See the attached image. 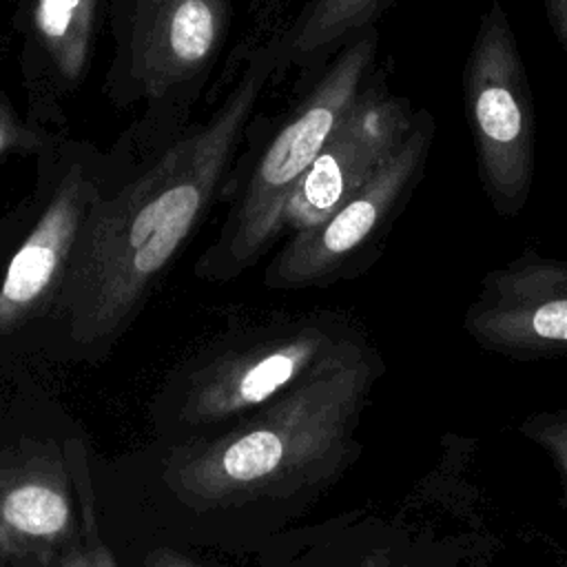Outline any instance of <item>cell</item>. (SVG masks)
Returning a JSON list of instances; mask_svg holds the SVG:
<instances>
[{"label":"cell","mask_w":567,"mask_h":567,"mask_svg":"<svg viewBox=\"0 0 567 567\" xmlns=\"http://www.w3.org/2000/svg\"><path fill=\"white\" fill-rule=\"evenodd\" d=\"M277 62L272 33L248 51L239 78L208 120L182 133L113 197L97 195L60 286V306L78 343L95 346L117 334L199 226Z\"/></svg>","instance_id":"6da1fadb"},{"label":"cell","mask_w":567,"mask_h":567,"mask_svg":"<svg viewBox=\"0 0 567 567\" xmlns=\"http://www.w3.org/2000/svg\"><path fill=\"white\" fill-rule=\"evenodd\" d=\"M377 374L379 361L363 346L224 434L175 447L164 463L168 489L206 512L330 483L354 452V427Z\"/></svg>","instance_id":"7a4b0ae2"},{"label":"cell","mask_w":567,"mask_h":567,"mask_svg":"<svg viewBox=\"0 0 567 567\" xmlns=\"http://www.w3.org/2000/svg\"><path fill=\"white\" fill-rule=\"evenodd\" d=\"M377 58L379 31L368 27L312 75L303 93L250 146L219 237L199 261L202 277H237L275 244L288 199L361 93Z\"/></svg>","instance_id":"3957f363"},{"label":"cell","mask_w":567,"mask_h":567,"mask_svg":"<svg viewBox=\"0 0 567 567\" xmlns=\"http://www.w3.org/2000/svg\"><path fill=\"white\" fill-rule=\"evenodd\" d=\"M463 104L481 186L501 215L527 204L536 164V115L527 69L505 7L483 11L463 66Z\"/></svg>","instance_id":"277c9868"},{"label":"cell","mask_w":567,"mask_h":567,"mask_svg":"<svg viewBox=\"0 0 567 567\" xmlns=\"http://www.w3.org/2000/svg\"><path fill=\"white\" fill-rule=\"evenodd\" d=\"M363 346L332 317H288L257 328L186 377L179 419L190 425L241 419Z\"/></svg>","instance_id":"5b68a950"},{"label":"cell","mask_w":567,"mask_h":567,"mask_svg":"<svg viewBox=\"0 0 567 567\" xmlns=\"http://www.w3.org/2000/svg\"><path fill=\"white\" fill-rule=\"evenodd\" d=\"M434 135V115L416 109L401 146L359 190L319 224L290 233L270 259L264 284L275 290L323 286L377 252L421 184Z\"/></svg>","instance_id":"8992f818"},{"label":"cell","mask_w":567,"mask_h":567,"mask_svg":"<svg viewBox=\"0 0 567 567\" xmlns=\"http://www.w3.org/2000/svg\"><path fill=\"white\" fill-rule=\"evenodd\" d=\"M414 111L405 95L390 91L385 71L374 66L288 199L281 235L319 224L359 190L401 146Z\"/></svg>","instance_id":"52a82bcc"},{"label":"cell","mask_w":567,"mask_h":567,"mask_svg":"<svg viewBox=\"0 0 567 567\" xmlns=\"http://www.w3.org/2000/svg\"><path fill=\"white\" fill-rule=\"evenodd\" d=\"M228 24L230 0H133L120 35L126 80L151 100L197 95Z\"/></svg>","instance_id":"ba28073f"},{"label":"cell","mask_w":567,"mask_h":567,"mask_svg":"<svg viewBox=\"0 0 567 567\" xmlns=\"http://www.w3.org/2000/svg\"><path fill=\"white\" fill-rule=\"evenodd\" d=\"M467 334L516 359L567 352V259L520 255L487 272L465 312Z\"/></svg>","instance_id":"9c48e42d"},{"label":"cell","mask_w":567,"mask_h":567,"mask_svg":"<svg viewBox=\"0 0 567 567\" xmlns=\"http://www.w3.org/2000/svg\"><path fill=\"white\" fill-rule=\"evenodd\" d=\"M95 199V182L80 164L71 166L4 270L0 337L24 326L60 292L82 224Z\"/></svg>","instance_id":"30bf717a"},{"label":"cell","mask_w":567,"mask_h":567,"mask_svg":"<svg viewBox=\"0 0 567 567\" xmlns=\"http://www.w3.org/2000/svg\"><path fill=\"white\" fill-rule=\"evenodd\" d=\"M75 534V501L60 452L29 445L0 454V563L60 551Z\"/></svg>","instance_id":"8fae6325"},{"label":"cell","mask_w":567,"mask_h":567,"mask_svg":"<svg viewBox=\"0 0 567 567\" xmlns=\"http://www.w3.org/2000/svg\"><path fill=\"white\" fill-rule=\"evenodd\" d=\"M392 0H306L288 24L275 31L279 62L275 75L290 66L315 75L348 40L381 18Z\"/></svg>","instance_id":"7c38bea8"},{"label":"cell","mask_w":567,"mask_h":567,"mask_svg":"<svg viewBox=\"0 0 567 567\" xmlns=\"http://www.w3.org/2000/svg\"><path fill=\"white\" fill-rule=\"evenodd\" d=\"M29 16L55 73L69 84L78 82L91 58L97 0H31Z\"/></svg>","instance_id":"4fadbf2b"},{"label":"cell","mask_w":567,"mask_h":567,"mask_svg":"<svg viewBox=\"0 0 567 567\" xmlns=\"http://www.w3.org/2000/svg\"><path fill=\"white\" fill-rule=\"evenodd\" d=\"M520 432L556 461L567 481V408L527 416L520 425Z\"/></svg>","instance_id":"5bb4252c"},{"label":"cell","mask_w":567,"mask_h":567,"mask_svg":"<svg viewBox=\"0 0 567 567\" xmlns=\"http://www.w3.org/2000/svg\"><path fill=\"white\" fill-rule=\"evenodd\" d=\"M27 560H31L29 567H117L109 547L97 540L91 545H69L60 551Z\"/></svg>","instance_id":"9a60e30c"},{"label":"cell","mask_w":567,"mask_h":567,"mask_svg":"<svg viewBox=\"0 0 567 567\" xmlns=\"http://www.w3.org/2000/svg\"><path fill=\"white\" fill-rule=\"evenodd\" d=\"M40 148V135L27 128L16 113L0 102V157L16 151H35Z\"/></svg>","instance_id":"2e32d148"},{"label":"cell","mask_w":567,"mask_h":567,"mask_svg":"<svg viewBox=\"0 0 567 567\" xmlns=\"http://www.w3.org/2000/svg\"><path fill=\"white\" fill-rule=\"evenodd\" d=\"M547 22L567 55V0H543Z\"/></svg>","instance_id":"e0dca14e"},{"label":"cell","mask_w":567,"mask_h":567,"mask_svg":"<svg viewBox=\"0 0 567 567\" xmlns=\"http://www.w3.org/2000/svg\"><path fill=\"white\" fill-rule=\"evenodd\" d=\"M144 567H206V565H199L190 558H186L184 554H177L173 549H153L146 560H144Z\"/></svg>","instance_id":"ac0fdd59"},{"label":"cell","mask_w":567,"mask_h":567,"mask_svg":"<svg viewBox=\"0 0 567 567\" xmlns=\"http://www.w3.org/2000/svg\"><path fill=\"white\" fill-rule=\"evenodd\" d=\"M290 0H261V11H259V31L272 29L275 33V20L277 16L288 7Z\"/></svg>","instance_id":"d6986e66"}]
</instances>
